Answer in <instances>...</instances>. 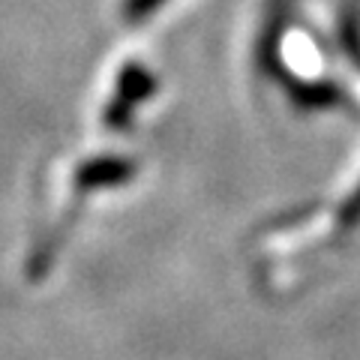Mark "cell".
<instances>
[{
    "mask_svg": "<svg viewBox=\"0 0 360 360\" xmlns=\"http://www.w3.org/2000/svg\"><path fill=\"white\" fill-rule=\"evenodd\" d=\"M360 219V189H357V195L348 201V207H345V222H357Z\"/></svg>",
    "mask_w": 360,
    "mask_h": 360,
    "instance_id": "6da1fadb",
    "label": "cell"
}]
</instances>
